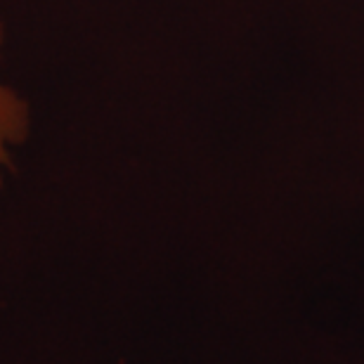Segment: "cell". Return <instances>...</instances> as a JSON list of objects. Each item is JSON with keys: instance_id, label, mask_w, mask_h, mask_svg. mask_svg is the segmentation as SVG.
Returning <instances> with one entry per match:
<instances>
[{"instance_id": "cell-1", "label": "cell", "mask_w": 364, "mask_h": 364, "mask_svg": "<svg viewBox=\"0 0 364 364\" xmlns=\"http://www.w3.org/2000/svg\"><path fill=\"white\" fill-rule=\"evenodd\" d=\"M5 46V26L0 19V57ZM33 130V112L17 85L0 71V189L14 171L19 151L24 149Z\"/></svg>"}]
</instances>
